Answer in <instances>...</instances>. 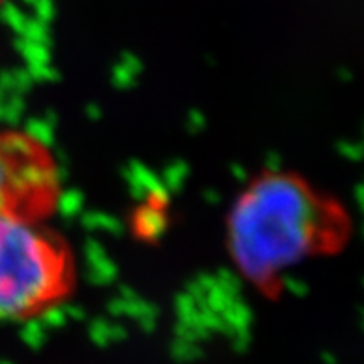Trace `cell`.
<instances>
[{
    "label": "cell",
    "instance_id": "3957f363",
    "mask_svg": "<svg viewBox=\"0 0 364 364\" xmlns=\"http://www.w3.org/2000/svg\"><path fill=\"white\" fill-rule=\"evenodd\" d=\"M54 197L56 169L50 154L28 136H0V212L38 220Z\"/></svg>",
    "mask_w": 364,
    "mask_h": 364
},
{
    "label": "cell",
    "instance_id": "277c9868",
    "mask_svg": "<svg viewBox=\"0 0 364 364\" xmlns=\"http://www.w3.org/2000/svg\"><path fill=\"white\" fill-rule=\"evenodd\" d=\"M0 2H2V0H0Z\"/></svg>",
    "mask_w": 364,
    "mask_h": 364
},
{
    "label": "cell",
    "instance_id": "7a4b0ae2",
    "mask_svg": "<svg viewBox=\"0 0 364 364\" xmlns=\"http://www.w3.org/2000/svg\"><path fill=\"white\" fill-rule=\"evenodd\" d=\"M71 288V266L36 218L0 212V320L38 316Z\"/></svg>",
    "mask_w": 364,
    "mask_h": 364
},
{
    "label": "cell",
    "instance_id": "6da1fadb",
    "mask_svg": "<svg viewBox=\"0 0 364 364\" xmlns=\"http://www.w3.org/2000/svg\"><path fill=\"white\" fill-rule=\"evenodd\" d=\"M344 212L301 178L272 173L255 181L232 206V260L257 287H273L287 269L344 242Z\"/></svg>",
    "mask_w": 364,
    "mask_h": 364
}]
</instances>
